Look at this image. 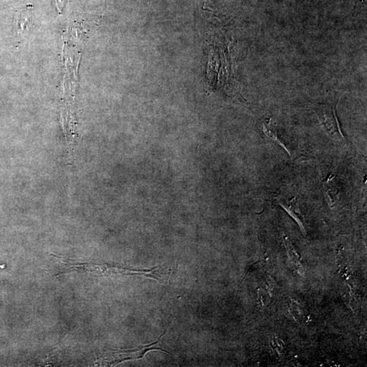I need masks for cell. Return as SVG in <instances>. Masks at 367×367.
I'll return each mask as SVG.
<instances>
[{"mask_svg":"<svg viewBox=\"0 0 367 367\" xmlns=\"http://www.w3.org/2000/svg\"><path fill=\"white\" fill-rule=\"evenodd\" d=\"M338 102L322 103L314 107V111L318 119L322 130L334 141L342 142L346 141L343 134L340 132V124L336 114Z\"/></svg>","mask_w":367,"mask_h":367,"instance_id":"6da1fadb","label":"cell"},{"mask_svg":"<svg viewBox=\"0 0 367 367\" xmlns=\"http://www.w3.org/2000/svg\"><path fill=\"white\" fill-rule=\"evenodd\" d=\"M168 330L164 331V334H162L156 342H154L148 345L140 346V347L136 348L134 350H111L110 352H108V356L104 357L103 358L99 359L100 364L103 366H114L118 364V363L126 362V361L130 360H136V359H140L144 356L148 352L152 350H160L164 352L166 354H169L168 351L164 350L160 348H156L155 346L158 344V342L162 336L166 334Z\"/></svg>","mask_w":367,"mask_h":367,"instance_id":"7a4b0ae2","label":"cell"},{"mask_svg":"<svg viewBox=\"0 0 367 367\" xmlns=\"http://www.w3.org/2000/svg\"><path fill=\"white\" fill-rule=\"evenodd\" d=\"M278 202L281 207H282L293 218H294V220L302 227V230H304V218H302L300 208L298 207L296 198H293L292 200H289L288 203H284L282 200H279Z\"/></svg>","mask_w":367,"mask_h":367,"instance_id":"3957f363","label":"cell"},{"mask_svg":"<svg viewBox=\"0 0 367 367\" xmlns=\"http://www.w3.org/2000/svg\"><path fill=\"white\" fill-rule=\"evenodd\" d=\"M284 242L286 248L287 250L289 260H290L291 264H292L293 268H294L295 270L300 272V270H302V264L300 262V254L294 249L290 240L286 236L284 237Z\"/></svg>","mask_w":367,"mask_h":367,"instance_id":"277c9868","label":"cell"},{"mask_svg":"<svg viewBox=\"0 0 367 367\" xmlns=\"http://www.w3.org/2000/svg\"><path fill=\"white\" fill-rule=\"evenodd\" d=\"M262 130H264V134H266L270 139L273 140L274 142H276L277 144L284 148L285 149V150L286 151V152L288 153L289 155L291 156L290 151H289L288 149L287 148V147L281 141V140L279 139V138H278L277 130H276L275 126H273V124H270V119L268 122H264V124H262Z\"/></svg>","mask_w":367,"mask_h":367,"instance_id":"5b68a950","label":"cell"},{"mask_svg":"<svg viewBox=\"0 0 367 367\" xmlns=\"http://www.w3.org/2000/svg\"><path fill=\"white\" fill-rule=\"evenodd\" d=\"M270 344L274 354L277 356H281L284 350L282 340L278 336H273Z\"/></svg>","mask_w":367,"mask_h":367,"instance_id":"8992f818","label":"cell"},{"mask_svg":"<svg viewBox=\"0 0 367 367\" xmlns=\"http://www.w3.org/2000/svg\"><path fill=\"white\" fill-rule=\"evenodd\" d=\"M290 311L291 314L295 319H300L302 317V311L300 306L295 302H292L290 304Z\"/></svg>","mask_w":367,"mask_h":367,"instance_id":"52a82bcc","label":"cell"}]
</instances>
